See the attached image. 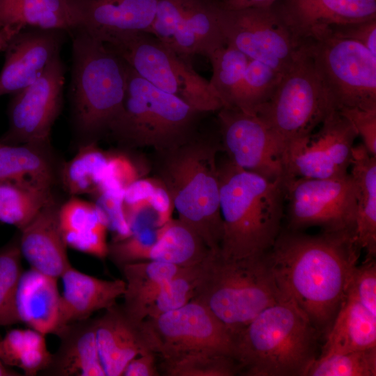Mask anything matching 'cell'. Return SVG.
Here are the masks:
<instances>
[{"label": "cell", "instance_id": "11", "mask_svg": "<svg viewBox=\"0 0 376 376\" xmlns=\"http://www.w3.org/2000/svg\"><path fill=\"white\" fill-rule=\"evenodd\" d=\"M148 348L160 361L196 352L234 357V338L204 304L191 300L183 306L141 324Z\"/></svg>", "mask_w": 376, "mask_h": 376}, {"label": "cell", "instance_id": "10", "mask_svg": "<svg viewBox=\"0 0 376 376\" xmlns=\"http://www.w3.org/2000/svg\"><path fill=\"white\" fill-rule=\"evenodd\" d=\"M335 110L311 56L301 45L272 95L256 114L276 136L284 152L292 142L313 132Z\"/></svg>", "mask_w": 376, "mask_h": 376}, {"label": "cell", "instance_id": "24", "mask_svg": "<svg viewBox=\"0 0 376 376\" xmlns=\"http://www.w3.org/2000/svg\"><path fill=\"white\" fill-rule=\"evenodd\" d=\"M58 350L40 373L52 376H106L96 339L95 318L71 322L55 334Z\"/></svg>", "mask_w": 376, "mask_h": 376}, {"label": "cell", "instance_id": "3", "mask_svg": "<svg viewBox=\"0 0 376 376\" xmlns=\"http://www.w3.org/2000/svg\"><path fill=\"white\" fill-rule=\"evenodd\" d=\"M223 235L219 253L241 258L269 251L281 233L285 180L244 170L228 158L219 162Z\"/></svg>", "mask_w": 376, "mask_h": 376}, {"label": "cell", "instance_id": "40", "mask_svg": "<svg viewBox=\"0 0 376 376\" xmlns=\"http://www.w3.org/2000/svg\"><path fill=\"white\" fill-rule=\"evenodd\" d=\"M376 347L318 356L307 376H375Z\"/></svg>", "mask_w": 376, "mask_h": 376}, {"label": "cell", "instance_id": "19", "mask_svg": "<svg viewBox=\"0 0 376 376\" xmlns=\"http://www.w3.org/2000/svg\"><path fill=\"white\" fill-rule=\"evenodd\" d=\"M270 7L300 45L329 26L376 18V0H276Z\"/></svg>", "mask_w": 376, "mask_h": 376}, {"label": "cell", "instance_id": "26", "mask_svg": "<svg viewBox=\"0 0 376 376\" xmlns=\"http://www.w3.org/2000/svg\"><path fill=\"white\" fill-rule=\"evenodd\" d=\"M57 281L32 268L23 272L16 295L19 323L45 336L54 334L61 295Z\"/></svg>", "mask_w": 376, "mask_h": 376}, {"label": "cell", "instance_id": "29", "mask_svg": "<svg viewBox=\"0 0 376 376\" xmlns=\"http://www.w3.org/2000/svg\"><path fill=\"white\" fill-rule=\"evenodd\" d=\"M325 336L319 356L376 347V316L345 298Z\"/></svg>", "mask_w": 376, "mask_h": 376}, {"label": "cell", "instance_id": "13", "mask_svg": "<svg viewBox=\"0 0 376 376\" xmlns=\"http://www.w3.org/2000/svg\"><path fill=\"white\" fill-rule=\"evenodd\" d=\"M219 0H158L148 31L185 58H207L226 45Z\"/></svg>", "mask_w": 376, "mask_h": 376}, {"label": "cell", "instance_id": "8", "mask_svg": "<svg viewBox=\"0 0 376 376\" xmlns=\"http://www.w3.org/2000/svg\"><path fill=\"white\" fill-rule=\"evenodd\" d=\"M139 76L203 113L218 111L223 103L208 80L185 58L147 32L114 35L103 42Z\"/></svg>", "mask_w": 376, "mask_h": 376}, {"label": "cell", "instance_id": "35", "mask_svg": "<svg viewBox=\"0 0 376 376\" xmlns=\"http://www.w3.org/2000/svg\"><path fill=\"white\" fill-rule=\"evenodd\" d=\"M53 198L42 191L13 182H0V221L24 228Z\"/></svg>", "mask_w": 376, "mask_h": 376}, {"label": "cell", "instance_id": "17", "mask_svg": "<svg viewBox=\"0 0 376 376\" xmlns=\"http://www.w3.org/2000/svg\"><path fill=\"white\" fill-rule=\"evenodd\" d=\"M218 122L221 150L233 164L271 180L284 178L283 147L256 114L223 107Z\"/></svg>", "mask_w": 376, "mask_h": 376}, {"label": "cell", "instance_id": "20", "mask_svg": "<svg viewBox=\"0 0 376 376\" xmlns=\"http://www.w3.org/2000/svg\"><path fill=\"white\" fill-rule=\"evenodd\" d=\"M77 28L104 42L114 35L148 32L158 0H72Z\"/></svg>", "mask_w": 376, "mask_h": 376}, {"label": "cell", "instance_id": "12", "mask_svg": "<svg viewBox=\"0 0 376 376\" xmlns=\"http://www.w3.org/2000/svg\"><path fill=\"white\" fill-rule=\"evenodd\" d=\"M284 180L286 228L301 230L316 226L327 231L355 229L356 191L350 173L332 178Z\"/></svg>", "mask_w": 376, "mask_h": 376}, {"label": "cell", "instance_id": "1", "mask_svg": "<svg viewBox=\"0 0 376 376\" xmlns=\"http://www.w3.org/2000/svg\"><path fill=\"white\" fill-rule=\"evenodd\" d=\"M361 250L355 229L308 235L286 228L268 251L280 290L320 334L326 335L345 299Z\"/></svg>", "mask_w": 376, "mask_h": 376}, {"label": "cell", "instance_id": "9", "mask_svg": "<svg viewBox=\"0 0 376 376\" xmlns=\"http://www.w3.org/2000/svg\"><path fill=\"white\" fill-rule=\"evenodd\" d=\"M333 107L376 109V57L327 28L301 41Z\"/></svg>", "mask_w": 376, "mask_h": 376}, {"label": "cell", "instance_id": "4", "mask_svg": "<svg viewBox=\"0 0 376 376\" xmlns=\"http://www.w3.org/2000/svg\"><path fill=\"white\" fill-rule=\"evenodd\" d=\"M320 333L290 299L263 311L235 338L240 375L307 376Z\"/></svg>", "mask_w": 376, "mask_h": 376}, {"label": "cell", "instance_id": "5", "mask_svg": "<svg viewBox=\"0 0 376 376\" xmlns=\"http://www.w3.org/2000/svg\"><path fill=\"white\" fill-rule=\"evenodd\" d=\"M284 298L268 251L231 259L210 251L201 263L200 279L192 300L206 306L235 340L263 311Z\"/></svg>", "mask_w": 376, "mask_h": 376}, {"label": "cell", "instance_id": "33", "mask_svg": "<svg viewBox=\"0 0 376 376\" xmlns=\"http://www.w3.org/2000/svg\"><path fill=\"white\" fill-rule=\"evenodd\" d=\"M52 357L45 335L31 329H13L0 340V358L7 366L21 369L26 376H34L49 365Z\"/></svg>", "mask_w": 376, "mask_h": 376}, {"label": "cell", "instance_id": "16", "mask_svg": "<svg viewBox=\"0 0 376 376\" xmlns=\"http://www.w3.org/2000/svg\"><path fill=\"white\" fill-rule=\"evenodd\" d=\"M318 132L298 139L283 152L284 179L332 178L347 174L358 134L338 111H333Z\"/></svg>", "mask_w": 376, "mask_h": 376}, {"label": "cell", "instance_id": "25", "mask_svg": "<svg viewBox=\"0 0 376 376\" xmlns=\"http://www.w3.org/2000/svg\"><path fill=\"white\" fill-rule=\"evenodd\" d=\"M58 218L67 246L100 259L107 256L108 221L95 203L73 197L58 207Z\"/></svg>", "mask_w": 376, "mask_h": 376}, {"label": "cell", "instance_id": "6", "mask_svg": "<svg viewBox=\"0 0 376 376\" xmlns=\"http://www.w3.org/2000/svg\"><path fill=\"white\" fill-rule=\"evenodd\" d=\"M72 39L70 100L78 132L91 139L107 134L123 101L125 61L88 31L77 28Z\"/></svg>", "mask_w": 376, "mask_h": 376}, {"label": "cell", "instance_id": "34", "mask_svg": "<svg viewBox=\"0 0 376 376\" xmlns=\"http://www.w3.org/2000/svg\"><path fill=\"white\" fill-rule=\"evenodd\" d=\"M110 152L100 148L95 141L82 146L64 165L61 179L65 190L72 196L93 195L105 175Z\"/></svg>", "mask_w": 376, "mask_h": 376}, {"label": "cell", "instance_id": "48", "mask_svg": "<svg viewBox=\"0 0 376 376\" xmlns=\"http://www.w3.org/2000/svg\"><path fill=\"white\" fill-rule=\"evenodd\" d=\"M22 29L20 26H8L0 29V52L3 51L10 40Z\"/></svg>", "mask_w": 376, "mask_h": 376}, {"label": "cell", "instance_id": "23", "mask_svg": "<svg viewBox=\"0 0 376 376\" xmlns=\"http://www.w3.org/2000/svg\"><path fill=\"white\" fill-rule=\"evenodd\" d=\"M141 323L131 319L117 303L95 318L97 348L106 376L122 375L132 359L150 350Z\"/></svg>", "mask_w": 376, "mask_h": 376}, {"label": "cell", "instance_id": "38", "mask_svg": "<svg viewBox=\"0 0 376 376\" xmlns=\"http://www.w3.org/2000/svg\"><path fill=\"white\" fill-rule=\"evenodd\" d=\"M19 236L0 248V326L19 323L16 295L24 272Z\"/></svg>", "mask_w": 376, "mask_h": 376}, {"label": "cell", "instance_id": "27", "mask_svg": "<svg viewBox=\"0 0 376 376\" xmlns=\"http://www.w3.org/2000/svg\"><path fill=\"white\" fill-rule=\"evenodd\" d=\"M350 170L356 191V238L366 252V258H373L376 256V157L363 143L354 146Z\"/></svg>", "mask_w": 376, "mask_h": 376}, {"label": "cell", "instance_id": "32", "mask_svg": "<svg viewBox=\"0 0 376 376\" xmlns=\"http://www.w3.org/2000/svg\"><path fill=\"white\" fill-rule=\"evenodd\" d=\"M210 251L192 228L178 219H171L157 228V238L148 247L143 261H162L190 267L201 263Z\"/></svg>", "mask_w": 376, "mask_h": 376}, {"label": "cell", "instance_id": "31", "mask_svg": "<svg viewBox=\"0 0 376 376\" xmlns=\"http://www.w3.org/2000/svg\"><path fill=\"white\" fill-rule=\"evenodd\" d=\"M0 182L52 192L54 171L45 148L0 143Z\"/></svg>", "mask_w": 376, "mask_h": 376}, {"label": "cell", "instance_id": "14", "mask_svg": "<svg viewBox=\"0 0 376 376\" xmlns=\"http://www.w3.org/2000/svg\"><path fill=\"white\" fill-rule=\"evenodd\" d=\"M65 74L58 56L33 83L12 95L8 127L0 143L47 148L63 104Z\"/></svg>", "mask_w": 376, "mask_h": 376}, {"label": "cell", "instance_id": "49", "mask_svg": "<svg viewBox=\"0 0 376 376\" xmlns=\"http://www.w3.org/2000/svg\"><path fill=\"white\" fill-rule=\"evenodd\" d=\"M19 375L17 372L6 368V366L2 362L0 358V376H13Z\"/></svg>", "mask_w": 376, "mask_h": 376}, {"label": "cell", "instance_id": "46", "mask_svg": "<svg viewBox=\"0 0 376 376\" xmlns=\"http://www.w3.org/2000/svg\"><path fill=\"white\" fill-rule=\"evenodd\" d=\"M157 355L150 350L145 351L132 359L125 368L124 376H158Z\"/></svg>", "mask_w": 376, "mask_h": 376}, {"label": "cell", "instance_id": "47", "mask_svg": "<svg viewBox=\"0 0 376 376\" xmlns=\"http://www.w3.org/2000/svg\"><path fill=\"white\" fill-rule=\"evenodd\" d=\"M227 10H237L248 8L269 7L276 0H219Z\"/></svg>", "mask_w": 376, "mask_h": 376}, {"label": "cell", "instance_id": "18", "mask_svg": "<svg viewBox=\"0 0 376 376\" xmlns=\"http://www.w3.org/2000/svg\"><path fill=\"white\" fill-rule=\"evenodd\" d=\"M69 33L57 29L25 27L8 42L0 72V97L13 95L38 79L58 56Z\"/></svg>", "mask_w": 376, "mask_h": 376}, {"label": "cell", "instance_id": "2", "mask_svg": "<svg viewBox=\"0 0 376 376\" xmlns=\"http://www.w3.org/2000/svg\"><path fill=\"white\" fill-rule=\"evenodd\" d=\"M220 140L198 131L185 142L156 151V178L166 190L178 219L208 249L219 252L223 235L217 155Z\"/></svg>", "mask_w": 376, "mask_h": 376}, {"label": "cell", "instance_id": "7", "mask_svg": "<svg viewBox=\"0 0 376 376\" xmlns=\"http://www.w3.org/2000/svg\"><path fill=\"white\" fill-rule=\"evenodd\" d=\"M125 68L123 101L107 132L119 144L161 151L185 142L198 131L205 113L157 88L126 63Z\"/></svg>", "mask_w": 376, "mask_h": 376}, {"label": "cell", "instance_id": "36", "mask_svg": "<svg viewBox=\"0 0 376 376\" xmlns=\"http://www.w3.org/2000/svg\"><path fill=\"white\" fill-rule=\"evenodd\" d=\"M208 59L212 68L209 81L211 86L222 102L223 107L233 108L250 58L235 47L225 45Z\"/></svg>", "mask_w": 376, "mask_h": 376}, {"label": "cell", "instance_id": "21", "mask_svg": "<svg viewBox=\"0 0 376 376\" xmlns=\"http://www.w3.org/2000/svg\"><path fill=\"white\" fill-rule=\"evenodd\" d=\"M58 207L52 198L19 235L22 256L30 268L56 279L72 265L59 226Z\"/></svg>", "mask_w": 376, "mask_h": 376}, {"label": "cell", "instance_id": "37", "mask_svg": "<svg viewBox=\"0 0 376 376\" xmlns=\"http://www.w3.org/2000/svg\"><path fill=\"white\" fill-rule=\"evenodd\" d=\"M167 376H234L240 375L234 357L219 353L196 352L160 361Z\"/></svg>", "mask_w": 376, "mask_h": 376}, {"label": "cell", "instance_id": "22", "mask_svg": "<svg viewBox=\"0 0 376 376\" xmlns=\"http://www.w3.org/2000/svg\"><path fill=\"white\" fill-rule=\"evenodd\" d=\"M58 325L56 333L65 325L90 318L95 313L116 304L125 290L123 279L105 280L80 272L72 265L60 278Z\"/></svg>", "mask_w": 376, "mask_h": 376}, {"label": "cell", "instance_id": "39", "mask_svg": "<svg viewBox=\"0 0 376 376\" xmlns=\"http://www.w3.org/2000/svg\"><path fill=\"white\" fill-rule=\"evenodd\" d=\"M282 75L260 61L249 59L233 108L256 114L271 97Z\"/></svg>", "mask_w": 376, "mask_h": 376}, {"label": "cell", "instance_id": "45", "mask_svg": "<svg viewBox=\"0 0 376 376\" xmlns=\"http://www.w3.org/2000/svg\"><path fill=\"white\" fill-rule=\"evenodd\" d=\"M334 36L357 42L376 57V18L368 20L334 24L327 27Z\"/></svg>", "mask_w": 376, "mask_h": 376}, {"label": "cell", "instance_id": "15", "mask_svg": "<svg viewBox=\"0 0 376 376\" xmlns=\"http://www.w3.org/2000/svg\"><path fill=\"white\" fill-rule=\"evenodd\" d=\"M219 21L226 45L281 74L288 70L299 50L300 44L270 6L237 10L222 7Z\"/></svg>", "mask_w": 376, "mask_h": 376}, {"label": "cell", "instance_id": "43", "mask_svg": "<svg viewBox=\"0 0 376 376\" xmlns=\"http://www.w3.org/2000/svg\"><path fill=\"white\" fill-rule=\"evenodd\" d=\"M139 178V170L130 157L125 154L110 152L104 177L96 192L104 190L125 191L129 185Z\"/></svg>", "mask_w": 376, "mask_h": 376}, {"label": "cell", "instance_id": "44", "mask_svg": "<svg viewBox=\"0 0 376 376\" xmlns=\"http://www.w3.org/2000/svg\"><path fill=\"white\" fill-rule=\"evenodd\" d=\"M338 111L351 123L367 150L376 157V109L350 107Z\"/></svg>", "mask_w": 376, "mask_h": 376}, {"label": "cell", "instance_id": "41", "mask_svg": "<svg viewBox=\"0 0 376 376\" xmlns=\"http://www.w3.org/2000/svg\"><path fill=\"white\" fill-rule=\"evenodd\" d=\"M200 274L201 263L182 267L176 275L163 285L148 308L146 318L158 317L178 309L191 301L198 285Z\"/></svg>", "mask_w": 376, "mask_h": 376}, {"label": "cell", "instance_id": "30", "mask_svg": "<svg viewBox=\"0 0 376 376\" xmlns=\"http://www.w3.org/2000/svg\"><path fill=\"white\" fill-rule=\"evenodd\" d=\"M8 26L77 28L72 0H0V29Z\"/></svg>", "mask_w": 376, "mask_h": 376}, {"label": "cell", "instance_id": "28", "mask_svg": "<svg viewBox=\"0 0 376 376\" xmlns=\"http://www.w3.org/2000/svg\"><path fill=\"white\" fill-rule=\"evenodd\" d=\"M182 267L155 260L135 262L120 267L125 283L122 306L128 316L136 323H141L163 285Z\"/></svg>", "mask_w": 376, "mask_h": 376}, {"label": "cell", "instance_id": "42", "mask_svg": "<svg viewBox=\"0 0 376 376\" xmlns=\"http://www.w3.org/2000/svg\"><path fill=\"white\" fill-rule=\"evenodd\" d=\"M345 298L355 300L376 316V263L375 258H366L354 269Z\"/></svg>", "mask_w": 376, "mask_h": 376}]
</instances>
